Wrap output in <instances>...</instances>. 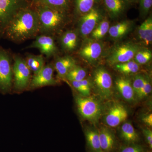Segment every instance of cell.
I'll list each match as a JSON object with an SVG mask.
<instances>
[{
  "mask_svg": "<svg viewBox=\"0 0 152 152\" xmlns=\"http://www.w3.org/2000/svg\"><path fill=\"white\" fill-rule=\"evenodd\" d=\"M39 28V19L36 15L30 11H25L13 17L3 37L11 40L21 42L34 36Z\"/></svg>",
  "mask_w": 152,
  "mask_h": 152,
  "instance_id": "1",
  "label": "cell"
},
{
  "mask_svg": "<svg viewBox=\"0 0 152 152\" xmlns=\"http://www.w3.org/2000/svg\"><path fill=\"white\" fill-rule=\"evenodd\" d=\"M76 103L79 113L85 119L96 123L100 118L102 107L95 99L90 97L76 98Z\"/></svg>",
  "mask_w": 152,
  "mask_h": 152,
  "instance_id": "2",
  "label": "cell"
},
{
  "mask_svg": "<svg viewBox=\"0 0 152 152\" xmlns=\"http://www.w3.org/2000/svg\"><path fill=\"white\" fill-rule=\"evenodd\" d=\"M139 50V47L136 44H123L114 49L108 58V63L110 65H115L131 61Z\"/></svg>",
  "mask_w": 152,
  "mask_h": 152,
  "instance_id": "3",
  "label": "cell"
},
{
  "mask_svg": "<svg viewBox=\"0 0 152 152\" xmlns=\"http://www.w3.org/2000/svg\"><path fill=\"white\" fill-rule=\"evenodd\" d=\"M93 78L100 96L104 99L110 97L113 94V80L107 71L103 68H98L94 72Z\"/></svg>",
  "mask_w": 152,
  "mask_h": 152,
  "instance_id": "4",
  "label": "cell"
},
{
  "mask_svg": "<svg viewBox=\"0 0 152 152\" xmlns=\"http://www.w3.org/2000/svg\"><path fill=\"white\" fill-rule=\"evenodd\" d=\"M40 27L45 31H53L61 26L64 23V17L60 11L50 8H45L39 15Z\"/></svg>",
  "mask_w": 152,
  "mask_h": 152,
  "instance_id": "5",
  "label": "cell"
},
{
  "mask_svg": "<svg viewBox=\"0 0 152 152\" xmlns=\"http://www.w3.org/2000/svg\"><path fill=\"white\" fill-rule=\"evenodd\" d=\"M12 68L7 52L0 48V90L7 91L12 82Z\"/></svg>",
  "mask_w": 152,
  "mask_h": 152,
  "instance_id": "6",
  "label": "cell"
},
{
  "mask_svg": "<svg viewBox=\"0 0 152 152\" xmlns=\"http://www.w3.org/2000/svg\"><path fill=\"white\" fill-rule=\"evenodd\" d=\"M12 71L16 88L20 90L24 89L29 84L31 77V71L26 62L20 57H16Z\"/></svg>",
  "mask_w": 152,
  "mask_h": 152,
  "instance_id": "7",
  "label": "cell"
},
{
  "mask_svg": "<svg viewBox=\"0 0 152 152\" xmlns=\"http://www.w3.org/2000/svg\"><path fill=\"white\" fill-rule=\"evenodd\" d=\"M102 15L97 9L93 8L88 13L83 15L80 21V32L83 37L91 34L101 21Z\"/></svg>",
  "mask_w": 152,
  "mask_h": 152,
  "instance_id": "8",
  "label": "cell"
},
{
  "mask_svg": "<svg viewBox=\"0 0 152 152\" xmlns=\"http://www.w3.org/2000/svg\"><path fill=\"white\" fill-rule=\"evenodd\" d=\"M128 113L126 108L120 104L111 107L105 117L106 124L110 127H115L127 119Z\"/></svg>",
  "mask_w": 152,
  "mask_h": 152,
  "instance_id": "9",
  "label": "cell"
},
{
  "mask_svg": "<svg viewBox=\"0 0 152 152\" xmlns=\"http://www.w3.org/2000/svg\"><path fill=\"white\" fill-rule=\"evenodd\" d=\"M102 52V46L96 40H91L84 44L80 51V56L88 62L96 61Z\"/></svg>",
  "mask_w": 152,
  "mask_h": 152,
  "instance_id": "10",
  "label": "cell"
},
{
  "mask_svg": "<svg viewBox=\"0 0 152 152\" xmlns=\"http://www.w3.org/2000/svg\"><path fill=\"white\" fill-rule=\"evenodd\" d=\"M53 72V68L51 66H44L37 74L34 75L31 83V87L38 88L56 85V81L54 77Z\"/></svg>",
  "mask_w": 152,
  "mask_h": 152,
  "instance_id": "11",
  "label": "cell"
},
{
  "mask_svg": "<svg viewBox=\"0 0 152 152\" xmlns=\"http://www.w3.org/2000/svg\"><path fill=\"white\" fill-rule=\"evenodd\" d=\"M101 149L103 152H114L116 148L117 140L113 133L106 128L99 131Z\"/></svg>",
  "mask_w": 152,
  "mask_h": 152,
  "instance_id": "12",
  "label": "cell"
},
{
  "mask_svg": "<svg viewBox=\"0 0 152 152\" xmlns=\"http://www.w3.org/2000/svg\"><path fill=\"white\" fill-rule=\"evenodd\" d=\"M40 51L42 53L49 56L56 51V47L53 38L49 36H41L37 38L31 46Z\"/></svg>",
  "mask_w": 152,
  "mask_h": 152,
  "instance_id": "13",
  "label": "cell"
},
{
  "mask_svg": "<svg viewBox=\"0 0 152 152\" xmlns=\"http://www.w3.org/2000/svg\"><path fill=\"white\" fill-rule=\"evenodd\" d=\"M115 85L119 92L124 99L129 102L134 100L135 94L129 79L119 78L116 80Z\"/></svg>",
  "mask_w": 152,
  "mask_h": 152,
  "instance_id": "14",
  "label": "cell"
},
{
  "mask_svg": "<svg viewBox=\"0 0 152 152\" xmlns=\"http://www.w3.org/2000/svg\"><path fill=\"white\" fill-rule=\"evenodd\" d=\"M76 66L75 61L72 58L66 56L57 60L55 64V68L59 77L64 79L66 78L69 72Z\"/></svg>",
  "mask_w": 152,
  "mask_h": 152,
  "instance_id": "15",
  "label": "cell"
},
{
  "mask_svg": "<svg viewBox=\"0 0 152 152\" xmlns=\"http://www.w3.org/2000/svg\"><path fill=\"white\" fill-rule=\"evenodd\" d=\"M120 137L126 144L137 143L140 140L138 134L129 122L123 124L121 128Z\"/></svg>",
  "mask_w": 152,
  "mask_h": 152,
  "instance_id": "16",
  "label": "cell"
},
{
  "mask_svg": "<svg viewBox=\"0 0 152 152\" xmlns=\"http://www.w3.org/2000/svg\"><path fill=\"white\" fill-rule=\"evenodd\" d=\"M104 2L110 15L113 18L121 15L126 6L125 0H104Z\"/></svg>",
  "mask_w": 152,
  "mask_h": 152,
  "instance_id": "17",
  "label": "cell"
},
{
  "mask_svg": "<svg viewBox=\"0 0 152 152\" xmlns=\"http://www.w3.org/2000/svg\"><path fill=\"white\" fill-rule=\"evenodd\" d=\"M85 135L87 147L90 152H103L101 148L99 131L87 130Z\"/></svg>",
  "mask_w": 152,
  "mask_h": 152,
  "instance_id": "18",
  "label": "cell"
},
{
  "mask_svg": "<svg viewBox=\"0 0 152 152\" xmlns=\"http://www.w3.org/2000/svg\"><path fill=\"white\" fill-rule=\"evenodd\" d=\"M139 38L141 40L148 45L152 42V19L148 18L139 27L138 31Z\"/></svg>",
  "mask_w": 152,
  "mask_h": 152,
  "instance_id": "19",
  "label": "cell"
},
{
  "mask_svg": "<svg viewBox=\"0 0 152 152\" xmlns=\"http://www.w3.org/2000/svg\"><path fill=\"white\" fill-rule=\"evenodd\" d=\"M132 23V22L128 20L120 22L110 28L109 35L114 39H119L124 37L130 30Z\"/></svg>",
  "mask_w": 152,
  "mask_h": 152,
  "instance_id": "20",
  "label": "cell"
},
{
  "mask_svg": "<svg viewBox=\"0 0 152 152\" xmlns=\"http://www.w3.org/2000/svg\"><path fill=\"white\" fill-rule=\"evenodd\" d=\"M26 63L30 71H32L36 75L43 68L45 61L42 55L33 56L28 57Z\"/></svg>",
  "mask_w": 152,
  "mask_h": 152,
  "instance_id": "21",
  "label": "cell"
},
{
  "mask_svg": "<svg viewBox=\"0 0 152 152\" xmlns=\"http://www.w3.org/2000/svg\"><path fill=\"white\" fill-rule=\"evenodd\" d=\"M62 44L64 48L68 50H74L77 45L78 37L77 34L73 31H68L63 35Z\"/></svg>",
  "mask_w": 152,
  "mask_h": 152,
  "instance_id": "22",
  "label": "cell"
},
{
  "mask_svg": "<svg viewBox=\"0 0 152 152\" xmlns=\"http://www.w3.org/2000/svg\"><path fill=\"white\" fill-rule=\"evenodd\" d=\"M115 68L120 72L126 75L136 73L140 69L138 64L133 61L117 64L115 65Z\"/></svg>",
  "mask_w": 152,
  "mask_h": 152,
  "instance_id": "23",
  "label": "cell"
},
{
  "mask_svg": "<svg viewBox=\"0 0 152 152\" xmlns=\"http://www.w3.org/2000/svg\"><path fill=\"white\" fill-rule=\"evenodd\" d=\"M110 28L108 21L106 20L101 21L91 33L92 37L96 40L100 39L108 33Z\"/></svg>",
  "mask_w": 152,
  "mask_h": 152,
  "instance_id": "24",
  "label": "cell"
},
{
  "mask_svg": "<svg viewBox=\"0 0 152 152\" xmlns=\"http://www.w3.org/2000/svg\"><path fill=\"white\" fill-rule=\"evenodd\" d=\"M86 72L83 68L76 66L72 69L66 76V78L70 81H80L85 79Z\"/></svg>",
  "mask_w": 152,
  "mask_h": 152,
  "instance_id": "25",
  "label": "cell"
},
{
  "mask_svg": "<svg viewBox=\"0 0 152 152\" xmlns=\"http://www.w3.org/2000/svg\"><path fill=\"white\" fill-rule=\"evenodd\" d=\"M73 86L79 92L85 97L89 96L91 93V85L89 82L86 79L80 81L72 82Z\"/></svg>",
  "mask_w": 152,
  "mask_h": 152,
  "instance_id": "26",
  "label": "cell"
},
{
  "mask_svg": "<svg viewBox=\"0 0 152 152\" xmlns=\"http://www.w3.org/2000/svg\"><path fill=\"white\" fill-rule=\"evenodd\" d=\"M96 1V0H76L77 10L83 15L94 8Z\"/></svg>",
  "mask_w": 152,
  "mask_h": 152,
  "instance_id": "27",
  "label": "cell"
},
{
  "mask_svg": "<svg viewBox=\"0 0 152 152\" xmlns=\"http://www.w3.org/2000/svg\"><path fill=\"white\" fill-rule=\"evenodd\" d=\"M152 57L151 51L150 50L148 49L139 50L135 56V61L138 64H145L151 61Z\"/></svg>",
  "mask_w": 152,
  "mask_h": 152,
  "instance_id": "28",
  "label": "cell"
},
{
  "mask_svg": "<svg viewBox=\"0 0 152 152\" xmlns=\"http://www.w3.org/2000/svg\"><path fill=\"white\" fill-rule=\"evenodd\" d=\"M146 78L144 77L141 75H138L135 77L132 84L133 89L135 94L137 96L143 87Z\"/></svg>",
  "mask_w": 152,
  "mask_h": 152,
  "instance_id": "29",
  "label": "cell"
},
{
  "mask_svg": "<svg viewBox=\"0 0 152 152\" xmlns=\"http://www.w3.org/2000/svg\"><path fill=\"white\" fill-rule=\"evenodd\" d=\"M117 152H145L144 148L137 143L127 144L119 148Z\"/></svg>",
  "mask_w": 152,
  "mask_h": 152,
  "instance_id": "30",
  "label": "cell"
},
{
  "mask_svg": "<svg viewBox=\"0 0 152 152\" xmlns=\"http://www.w3.org/2000/svg\"><path fill=\"white\" fill-rule=\"evenodd\" d=\"M152 91V86L149 79L145 78V84L142 88L138 95V97L140 99H142L148 96Z\"/></svg>",
  "mask_w": 152,
  "mask_h": 152,
  "instance_id": "31",
  "label": "cell"
},
{
  "mask_svg": "<svg viewBox=\"0 0 152 152\" xmlns=\"http://www.w3.org/2000/svg\"><path fill=\"white\" fill-rule=\"evenodd\" d=\"M69 0H42L43 3L57 8H63L67 4Z\"/></svg>",
  "mask_w": 152,
  "mask_h": 152,
  "instance_id": "32",
  "label": "cell"
},
{
  "mask_svg": "<svg viewBox=\"0 0 152 152\" xmlns=\"http://www.w3.org/2000/svg\"><path fill=\"white\" fill-rule=\"evenodd\" d=\"M140 9L143 15H146L152 6V0H140Z\"/></svg>",
  "mask_w": 152,
  "mask_h": 152,
  "instance_id": "33",
  "label": "cell"
},
{
  "mask_svg": "<svg viewBox=\"0 0 152 152\" xmlns=\"http://www.w3.org/2000/svg\"><path fill=\"white\" fill-rule=\"evenodd\" d=\"M143 133L146 142L148 145L150 149H152V132L150 129H143Z\"/></svg>",
  "mask_w": 152,
  "mask_h": 152,
  "instance_id": "34",
  "label": "cell"
},
{
  "mask_svg": "<svg viewBox=\"0 0 152 152\" xmlns=\"http://www.w3.org/2000/svg\"><path fill=\"white\" fill-rule=\"evenodd\" d=\"M142 121L145 124L149 127L152 126V114L149 113L145 115L142 118Z\"/></svg>",
  "mask_w": 152,
  "mask_h": 152,
  "instance_id": "35",
  "label": "cell"
},
{
  "mask_svg": "<svg viewBox=\"0 0 152 152\" xmlns=\"http://www.w3.org/2000/svg\"><path fill=\"white\" fill-rule=\"evenodd\" d=\"M129 1H133V0H129Z\"/></svg>",
  "mask_w": 152,
  "mask_h": 152,
  "instance_id": "36",
  "label": "cell"
}]
</instances>
